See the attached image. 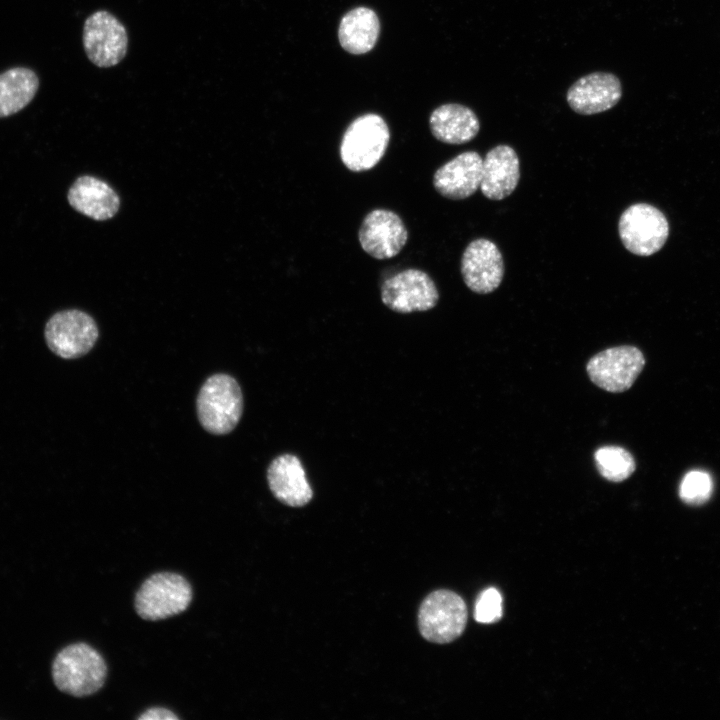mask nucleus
<instances>
[{
	"instance_id": "f257e3e1",
	"label": "nucleus",
	"mask_w": 720,
	"mask_h": 720,
	"mask_svg": "<svg viewBox=\"0 0 720 720\" xmlns=\"http://www.w3.org/2000/svg\"><path fill=\"white\" fill-rule=\"evenodd\" d=\"M107 665L101 654L84 642L73 643L58 652L52 663V678L62 692L85 697L104 685Z\"/></svg>"
},
{
	"instance_id": "f03ea898",
	"label": "nucleus",
	"mask_w": 720,
	"mask_h": 720,
	"mask_svg": "<svg viewBox=\"0 0 720 720\" xmlns=\"http://www.w3.org/2000/svg\"><path fill=\"white\" fill-rule=\"evenodd\" d=\"M196 406L199 422L206 431L227 434L237 426L242 415L241 388L232 376L214 374L202 385Z\"/></svg>"
},
{
	"instance_id": "7ed1b4c3",
	"label": "nucleus",
	"mask_w": 720,
	"mask_h": 720,
	"mask_svg": "<svg viewBox=\"0 0 720 720\" xmlns=\"http://www.w3.org/2000/svg\"><path fill=\"white\" fill-rule=\"evenodd\" d=\"M390 131L385 120L374 113L356 118L346 129L340 144L343 164L353 172L375 167L385 154Z\"/></svg>"
},
{
	"instance_id": "20e7f679",
	"label": "nucleus",
	"mask_w": 720,
	"mask_h": 720,
	"mask_svg": "<svg viewBox=\"0 0 720 720\" xmlns=\"http://www.w3.org/2000/svg\"><path fill=\"white\" fill-rule=\"evenodd\" d=\"M193 597L188 580L173 572L148 577L135 595V610L144 620H163L185 611Z\"/></svg>"
},
{
	"instance_id": "39448f33",
	"label": "nucleus",
	"mask_w": 720,
	"mask_h": 720,
	"mask_svg": "<svg viewBox=\"0 0 720 720\" xmlns=\"http://www.w3.org/2000/svg\"><path fill=\"white\" fill-rule=\"evenodd\" d=\"M464 600L449 590L429 594L418 612V627L423 638L437 644H446L460 637L467 623Z\"/></svg>"
},
{
	"instance_id": "423d86ee",
	"label": "nucleus",
	"mask_w": 720,
	"mask_h": 720,
	"mask_svg": "<svg viewBox=\"0 0 720 720\" xmlns=\"http://www.w3.org/2000/svg\"><path fill=\"white\" fill-rule=\"evenodd\" d=\"M618 231L622 244L629 252L650 256L666 243L669 224L658 208L647 203H636L620 216Z\"/></svg>"
},
{
	"instance_id": "0eeeda50",
	"label": "nucleus",
	"mask_w": 720,
	"mask_h": 720,
	"mask_svg": "<svg viewBox=\"0 0 720 720\" xmlns=\"http://www.w3.org/2000/svg\"><path fill=\"white\" fill-rule=\"evenodd\" d=\"M44 334L53 353L64 359H74L93 348L98 328L89 314L71 309L55 313L47 321Z\"/></svg>"
},
{
	"instance_id": "6e6552de",
	"label": "nucleus",
	"mask_w": 720,
	"mask_h": 720,
	"mask_svg": "<svg viewBox=\"0 0 720 720\" xmlns=\"http://www.w3.org/2000/svg\"><path fill=\"white\" fill-rule=\"evenodd\" d=\"M645 365L643 353L634 346L608 348L587 363V373L598 387L612 393L628 390Z\"/></svg>"
},
{
	"instance_id": "1a4fd4ad",
	"label": "nucleus",
	"mask_w": 720,
	"mask_h": 720,
	"mask_svg": "<svg viewBox=\"0 0 720 720\" xmlns=\"http://www.w3.org/2000/svg\"><path fill=\"white\" fill-rule=\"evenodd\" d=\"M385 306L398 313L427 311L439 299L432 278L419 269H406L386 279L380 289Z\"/></svg>"
},
{
	"instance_id": "9d476101",
	"label": "nucleus",
	"mask_w": 720,
	"mask_h": 720,
	"mask_svg": "<svg viewBox=\"0 0 720 720\" xmlns=\"http://www.w3.org/2000/svg\"><path fill=\"white\" fill-rule=\"evenodd\" d=\"M83 46L88 59L96 66L103 68L114 66L127 52L126 29L111 13L97 11L85 20Z\"/></svg>"
},
{
	"instance_id": "9b49d317",
	"label": "nucleus",
	"mask_w": 720,
	"mask_h": 720,
	"mask_svg": "<svg viewBox=\"0 0 720 720\" xmlns=\"http://www.w3.org/2000/svg\"><path fill=\"white\" fill-rule=\"evenodd\" d=\"M359 243L371 257L389 259L400 253L408 240V230L398 214L386 209H375L363 219Z\"/></svg>"
},
{
	"instance_id": "f8f14e48",
	"label": "nucleus",
	"mask_w": 720,
	"mask_h": 720,
	"mask_svg": "<svg viewBox=\"0 0 720 720\" xmlns=\"http://www.w3.org/2000/svg\"><path fill=\"white\" fill-rule=\"evenodd\" d=\"M461 273L467 287L475 293L496 290L504 275L502 254L496 244L485 238L470 242L461 258Z\"/></svg>"
},
{
	"instance_id": "ddd939ff",
	"label": "nucleus",
	"mask_w": 720,
	"mask_h": 720,
	"mask_svg": "<svg viewBox=\"0 0 720 720\" xmlns=\"http://www.w3.org/2000/svg\"><path fill=\"white\" fill-rule=\"evenodd\" d=\"M622 97L619 78L608 72H594L576 80L568 89L570 108L581 115H592L613 108Z\"/></svg>"
},
{
	"instance_id": "4468645a",
	"label": "nucleus",
	"mask_w": 720,
	"mask_h": 720,
	"mask_svg": "<svg viewBox=\"0 0 720 720\" xmlns=\"http://www.w3.org/2000/svg\"><path fill=\"white\" fill-rule=\"evenodd\" d=\"M482 164L483 159L477 152H463L435 171L433 186L445 198H468L480 188Z\"/></svg>"
},
{
	"instance_id": "2eb2a0df",
	"label": "nucleus",
	"mask_w": 720,
	"mask_h": 720,
	"mask_svg": "<svg viewBox=\"0 0 720 720\" xmlns=\"http://www.w3.org/2000/svg\"><path fill=\"white\" fill-rule=\"evenodd\" d=\"M269 488L276 499L291 507H302L313 497L300 459L293 454L277 456L267 469Z\"/></svg>"
},
{
	"instance_id": "dca6fc26",
	"label": "nucleus",
	"mask_w": 720,
	"mask_h": 720,
	"mask_svg": "<svg viewBox=\"0 0 720 720\" xmlns=\"http://www.w3.org/2000/svg\"><path fill=\"white\" fill-rule=\"evenodd\" d=\"M520 178L519 159L508 145H498L486 154L482 164L480 189L491 200L508 197L517 187Z\"/></svg>"
},
{
	"instance_id": "f3484780",
	"label": "nucleus",
	"mask_w": 720,
	"mask_h": 720,
	"mask_svg": "<svg viewBox=\"0 0 720 720\" xmlns=\"http://www.w3.org/2000/svg\"><path fill=\"white\" fill-rule=\"evenodd\" d=\"M67 198L76 211L98 221L112 218L120 206L117 193L106 182L89 175L74 181Z\"/></svg>"
},
{
	"instance_id": "a211bd4d",
	"label": "nucleus",
	"mask_w": 720,
	"mask_h": 720,
	"mask_svg": "<svg viewBox=\"0 0 720 720\" xmlns=\"http://www.w3.org/2000/svg\"><path fill=\"white\" fill-rule=\"evenodd\" d=\"M432 135L447 144H464L478 134L480 123L477 115L468 107L448 103L437 107L430 115Z\"/></svg>"
},
{
	"instance_id": "6ab92c4d",
	"label": "nucleus",
	"mask_w": 720,
	"mask_h": 720,
	"mask_svg": "<svg viewBox=\"0 0 720 720\" xmlns=\"http://www.w3.org/2000/svg\"><path fill=\"white\" fill-rule=\"evenodd\" d=\"M379 32L380 22L377 14L368 7H357L342 17L338 39L345 51L360 55L372 50Z\"/></svg>"
},
{
	"instance_id": "aec40b11",
	"label": "nucleus",
	"mask_w": 720,
	"mask_h": 720,
	"mask_svg": "<svg viewBox=\"0 0 720 720\" xmlns=\"http://www.w3.org/2000/svg\"><path fill=\"white\" fill-rule=\"evenodd\" d=\"M37 74L27 67H13L0 73V118L18 113L35 97Z\"/></svg>"
},
{
	"instance_id": "412c9836",
	"label": "nucleus",
	"mask_w": 720,
	"mask_h": 720,
	"mask_svg": "<svg viewBox=\"0 0 720 720\" xmlns=\"http://www.w3.org/2000/svg\"><path fill=\"white\" fill-rule=\"evenodd\" d=\"M594 459L600 475L612 482L626 480L636 468L632 454L618 446H604L597 449Z\"/></svg>"
},
{
	"instance_id": "4be33fe9",
	"label": "nucleus",
	"mask_w": 720,
	"mask_h": 720,
	"mask_svg": "<svg viewBox=\"0 0 720 720\" xmlns=\"http://www.w3.org/2000/svg\"><path fill=\"white\" fill-rule=\"evenodd\" d=\"M713 492V481L709 473L702 470L687 472L679 486L680 499L689 505L706 503Z\"/></svg>"
},
{
	"instance_id": "5701e85b",
	"label": "nucleus",
	"mask_w": 720,
	"mask_h": 720,
	"mask_svg": "<svg viewBox=\"0 0 720 720\" xmlns=\"http://www.w3.org/2000/svg\"><path fill=\"white\" fill-rule=\"evenodd\" d=\"M502 614V596L499 591L492 587L484 590L475 604V620L484 624L495 623L501 619Z\"/></svg>"
},
{
	"instance_id": "b1692460",
	"label": "nucleus",
	"mask_w": 720,
	"mask_h": 720,
	"mask_svg": "<svg viewBox=\"0 0 720 720\" xmlns=\"http://www.w3.org/2000/svg\"><path fill=\"white\" fill-rule=\"evenodd\" d=\"M139 720H178L179 717L163 707H152L144 711L139 717Z\"/></svg>"
}]
</instances>
